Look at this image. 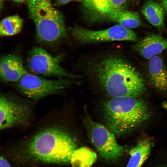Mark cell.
I'll list each match as a JSON object with an SVG mask.
<instances>
[{
    "mask_svg": "<svg viewBox=\"0 0 167 167\" xmlns=\"http://www.w3.org/2000/svg\"><path fill=\"white\" fill-rule=\"evenodd\" d=\"M0 167H11L7 160L2 156L0 158Z\"/></svg>",
    "mask_w": 167,
    "mask_h": 167,
    "instance_id": "19",
    "label": "cell"
},
{
    "mask_svg": "<svg viewBox=\"0 0 167 167\" xmlns=\"http://www.w3.org/2000/svg\"><path fill=\"white\" fill-rule=\"evenodd\" d=\"M161 6L167 12V0H160Z\"/></svg>",
    "mask_w": 167,
    "mask_h": 167,
    "instance_id": "20",
    "label": "cell"
},
{
    "mask_svg": "<svg viewBox=\"0 0 167 167\" xmlns=\"http://www.w3.org/2000/svg\"><path fill=\"white\" fill-rule=\"evenodd\" d=\"M152 149V144L148 139L139 141L130 150V159L126 167H141L148 158Z\"/></svg>",
    "mask_w": 167,
    "mask_h": 167,
    "instance_id": "14",
    "label": "cell"
},
{
    "mask_svg": "<svg viewBox=\"0 0 167 167\" xmlns=\"http://www.w3.org/2000/svg\"><path fill=\"white\" fill-rule=\"evenodd\" d=\"M31 111L27 104L3 95L0 98V129L4 130L24 124Z\"/></svg>",
    "mask_w": 167,
    "mask_h": 167,
    "instance_id": "9",
    "label": "cell"
},
{
    "mask_svg": "<svg viewBox=\"0 0 167 167\" xmlns=\"http://www.w3.org/2000/svg\"><path fill=\"white\" fill-rule=\"evenodd\" d=\"M167 49V39L160 35H149L136 42L133 49L142 57L149 59Z\"/></svg>",
    "mask_w": 167,
    "mask_h": 167,
    "instance_id": "11",
    "label": "cell"
},
{
    "mask_svg": "<svg viewBox=\"0 0 167 167\" xmlns=\"http://www.w3.org/2000/svg\"><path fill=\"white\" fill-rule=\"evenodd\" d=\"M84 119L89 140L102 158L115 161L122 156L124 147L117 143L112 132L106 126L94 121L86 113Z\"/></svg>",
    "mask_w": 167,
    "mask_h": 167,
    "instance_id": "5",
    "label": "cell"
},
{
    "mask_svg": "<svg viewBox=\"0 0 167 167\" xmlns=\"http://www.w3.org/2000/svg\"><path fill=\"white\" fill-rule=\"evenodd\" d=\"M3 0H0V10H1L2 8V7Z\"/></svg>",
    "mask_w": 167,
    "mask_h": 167,
    "instance_id": "22",
    "label": "cell"
},
{
    "mask_svg": "<svg viewBox=\"0 0 167 167\" xmlns=\"http://www.w3.org/2000/svg\"><path fill=\"white\" fill-rule=\"evenodd\" d=\"M23 20L16 15L6 17L0 23V36H6L16 35L21 31Z\"/></svg>",
    "mask_w": 167,
    "mask_h": 167,
    "instance_id": "17",
    "label": "cell"
},
{
    "mask_svg": "<svg viewBox=\"0 0 167 167\" xmlns=\"http://www.w3.org/2000/svg\"><path fill=\"white\" fill-rule=\"evenodd\" d=\"M69 79H47L27 72L17 82L19 90L23 94L34 101L55 94L72 84Z\"/></svg>",
    "mask_w": 167,
    "mask_h": 167,
    "instance_id": "6",
    "label": "cell"
},
{
    "mask_svg": "<svg viewBox=\"0 0 167 167\" xmlns=\"http://www.w3.org/2000/svg\"></svg>",
    "mask_w": 167,
    "mask_h": 167,
    "instance_id": "23",
    "label": "cell"
},
{
    "mask_svg": "<svg viewBox=\"0 0 167 167\" xmlns=\"http://www.w3.org/2000/svg\"><path fill=\"white\" fill-rule=\"evenodd\" d=\"M70 29L75 39L84 44L113 41H129L136 42L139 41L136 34L133 31L119 25L99 30H90L77 27Z\"/></svg>",
    "mask_w": 167,
    "mask_h": 167,
    "instance_id": "8",
    "label": "cell"
},
{
    "mask_svg": "<svg viewBox=\"0 0 167 167\" xmlns=\"http://www.w3.org/2000/svg\"><path fill=\"white\" fill-rule=\"evenodd\" d=\"M102 111L106 126L118 136L137 127L149 116L146 104L139 97H111L103 103Z\"/></svg>",
    "mask_w": 167,
    "mask_h": 167,
    "instance_id": "3",
    "label": "cell"
},
{
    "mask_svg": "<svg viewBox=\"0 0 167 167\" xmlns=\"http://www.w3.org/2000/svg\"><path fill=\"white\" fill-rule=\"evenodd\" d=\"M103 18L117 23L127 29L135 28L141 24L138 13L128 11L125 9L110 10L99 15Z\"/></svg>",
    "mask_w": 167,
    "mask_h": 167,
    "instance_id": "13",
    "label": "cell"
},
{
    "mask_svg": "<svg viewBox=\"0 0 167 167\" xmlns=\"http://www.w3.org/2000/svg\"><path fill=\"white\" fill-rule=\"evenodd\" d=\"M77 149L75 139L60 127H51L38 132L14 150L11 156L21 165L65 164L70 163Z\"/></svg>",
    "mask_w": 167,
    "mask_h": 167,
    "instance_id": "1",
    "label": "cell"
},
{
    "mask_svg": "<svg viewBox=\"0 0 167 167\" xmlns=\"http://www.w3.org/2000/svg\"><path fill=\"white\" fill-rule=\"evenodd\" d=\"M62 55L54 57L45 49L38 46L33 47L29 53L26 67L33 74L46 76L75 78L60 65Z\"/></svg>",
    "mask_w": 167,
    "mask_h": 167,
    "instance_id": "7",
    "label": "cell"
},
{
    "mask_svg": "<svg viewBox=\"0 0 167 167\" xmlns=\"http://www.w3.org/2000/svg\"><path fill=\"white\" fill-rule=\"evenodd\" d=\"M148 72L152 86L159 91L167 92V69L160 56L156 55L150 59Z\"/></svg>",
    "mask_w": 167,
    "mask_h": 167,
    "instance_id": "12",
    "label": "cell"
},
{
    "mask_svg": "<svg viewBox=\"0 0 167 167\" xmlns=\"http://www.w3.org/2000/svg\"><path fill=\"white\" fill-rule=\"evenodd\" d=\"M89 67L93 78L111 97H139L145 90V82L140 73L118 54L101 57Z\"/></svg>",
    "mask_w": 167,
    "mask_h": 167,
    "instance_id": "2",
    "label": "cell"
},
{
    "mask_svg": "<svg viewBox=\"0 0 167 167\" xmlns=\"http://www.w3.org/2000/svg\"><path fill=\"white\" fill-rule=\"evenodd\" d=\"M142 12L146 19L153 26L159 29L163 27L164 10L159 4L152 0L148 1L144 4Z\"/></svg>",
    "mask_w": 167,
    "mask_h": 167,
    "instance_id": "15",
    "label": "cell"
},
{
    "mask_svg": "<svg viewBox=\"0 0 167 167\" xmlns=\"http://www.w3.org/2000/svg\"><path fill=\"white\" fill-rule=\"evenodd\" d=\"M28 72L21 58L18 56L9 54L2 57L0 62V76L2 81L18 82Z\"/></svg>",
    "mask_w": 167,
    "mask_h": 167,
    "instance_id": "10",
    "label": "cell"
},
{
    "mask_svg": "<svg viewBox=\"0 0 167 167\" xmlns=\"http://www.w3.org/2000/svg\"><path fill=\"white\" fill-rule=\"evenodd\" d=\"M96 159L95 152L88 147H82L73 153L70 163L72 167H91Z\"/></svg>",
    "mask_w": 167,
    "mask_h": 167,
    "instance_id": "16",
    "label": "cell"
},
{
    "mask_svg": "<svg viewBox=\"0 0 167 167\" xmlns=\"http://www.w3.org/2000/svg\"><path fill=\"white\" fill-rule=\"evenodd\" d=\"M13 1L19 3H23L27 1V0H12Z\"/></svg>",
    "mask_w": 167,
    "mask_h": 167,
    "instance_id": "21",
    "label": "cell"
},
{
    "mask_svg": "<svg viewBox=\"0 0 167 167\" xmlns=\"http://www.w3.org/2000/svg\"><path fill=\"white\" fill-rule=\"evenodd\" d=\"M27 2L29 17L35 24L38 41L51 44L67 37L63 15L52 0H27Z\"/></svg>",
    "mask_w": 167,
    "mask_h": 167,
    "instance_id": "4",
    "label": "cell"
},
{
    "mask_svg": "<svg viewBox=\"0 0 167 167\" xmlns=\"http://www.w3.org/2000/svg\"><path fill=\"white\" fill-rule=\"evenodd\" d=\"M86 0H54L53 5L55 7L59 6L71 2H84Z\"/></svg>",
    "mask_w": 167,
    "mask_h": 167,
    "instance_id": "18",
    "label": "cell"
}]
</instances>
